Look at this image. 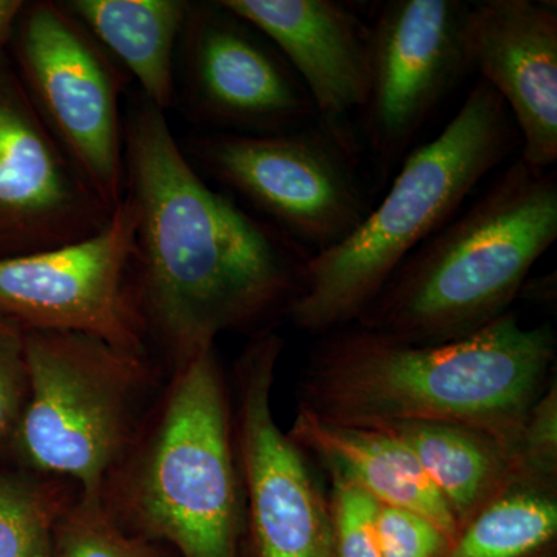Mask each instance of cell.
<instances>
[{
    "label": "cell",
    "instance_id": "7a4b0ae2",
    "mask_svg": "<svg viewBox=\"0 0 557 557\" xmlns=\"http://www.w3.org/2000/svg\"><path fill=\"white\" fill-rule=\"evenodd\" d=\"M556 347L552 325L523 327L512 310L468 338L435 346L348 325L311 350L299 409L347 426L463 424L512 445L553 380Z\"/></svg>",
    "mask_w": 557,
    "mask_h": 557
},
{
    "label": "cell",
    "instance_id": "e0dca14e",
    "mask_svg": "<svg viewBox=\"0 0 557 557\" xmlns=\"http://www.w3.org/2000/svg\"><path fill=\"white\" fill-rule=\"evenodd\" d=\"M381 429L416 457L460 530L515 486L511 445L494 435L442 421H401Z\"/></svg>",
    "mask_w": 557,
    "mask_h": 557
},
{
    "label": "cell",
    "instance_id": "6da1fadb",
    "mask_svg": "<svg viewBox=\"0 0 557 557\" xmlns=\"http://www.w3.org/2000/svg\"><path fill=\"white\" fill-rule=\"evenodd\" d=\"M124 168L143 317L174 364L285 317L311 252L212 189L146 98L124 121Z\"/></svg>",
    "mask_w": 557,
    "mask_h": 557
},
{
    "label": "cell",
    "instance_id": "9a60e30c",
    "mask_svg": "<svg viewBox=\"0 0 557 557\" xmlns=\"http://www.w3.org/2000/svg\"><path fill=\"white\" fill-rule=\"evenodd\" d=\"M262 33L309 91L318 116L346 123L369 83V24L336 0H220Z\"/></svg>",
    "mask_w": 557,
    "mask_h": 557
},
{
    "label": "cell",
    "instance_id": "d4e9b609",
    "mask_svg": "<svg viewBox=\"0 0 557 557\" xmlns=\"http://www.w3.org/2000/svg\"><path fill=\"white\" fill-rule=\"evenodd\" d=\"M381 557H448L454 539L409 509L379 504L375 518Z\"/></svg>",
    "mask_w": 557,
    "mask_h": 557
},
{
    "label": "cell",
    "instance_id": "5bb4252c",
    "mask_svg": "<svg viewBox=\"0 0 557 557\" xmlns=\"http://www.w3.org/2000/svg\"><path fill=\"white\" fill-rule=\"evenodd\" d=\"M468 47L479 72L507 106L522 138L520 160L552 171L557 160V10L534 0L469 5Z\"/></svg>",
    "mask_w": 557,
    "mask_h": 557
},
{
    "label": "cell",
    "instance_id": "277c9868",
    "mask_svg": "<svg viewBox=\"0 0 557 557\" xmlns=\"http://www.w3.org/2000/svg\"><path fill=\"white\" fill-rule=\"evenodd\" d=\"M556 239V171L518 160L399 265L355 324L410 346L468 338L509 311Z\"/></svg>",
    "mask_w": 557,
    "mask_h": 557
},
{
    "label": "cell",
    "instance_id": "2e32d148",
    "mask_svg": "<svg viewBox=\"0 0 557 557\" xmlns=\"http://www.w3.org/2000/svg\"><path fill=\"white\" fill-rule=\"evenodd\" d=\"M287 434L330 478L358 486L381 505L417 512L456 541L460 528L453 512L416 457L386 429L332 423L299 409Z\"/></svg>",
    "mask_w": 557,
    "mask_h": 557
},
{
    "label": "cell",
    "instance_id": "8fae6325",
    "mask_svg": "<svg viewBox=\"0 0 557 557\" xmlns=\"http://www.w3.org/2000/svg\"><path fill=\"white\" fill-rule=\"evenodd\" d=\"M469 3L387 0L369 22V83L362 127L383 171L408 157L458 83L472 72Z\"/></svg>",
    "mask_w": 557,
    "mask_h": 557
},
{
    "label": "cell",
    "instance_id": "52a82bcc",
    "mask_svg": "<svg viewBox=\"0 0 557 557\" xmlns=\"http://www.w3.org/2000/svg\"><path fill=\"white\" fill-rule=\"evenodd\" d=\"M189 152L200 174L311 255L343 244L372 209L346 123L318 119L267 135L207 132L190 139Z\"/></svg>",
    "mask_w": 557,
    "mask_h": 557
},
{
    "label": "cell",
    "instance_id": "44dd1931",
    "mask_svg": "<svg viewBox=\"0 0 557 557\" xmlns=\"http://www.w3.org/2000/svg\"><path fill=\"white\" fill-rule=\"evenodd\" d=\"M53 557H168L159 542L120 527L101 505L76 496L53 534Z\"/></svg>",
    "mask_w": 557,
    "mask_h": 557
},
{
    "label": "cell",
    "instance_id": "603a6c76",
    "mask_svg": "<svg viewBox=\"0 0 557 557\" xmlns=\"http://www.w3.org/2000/svg\"><path fill=\"white\" fill-rule=\"evenodd\" d=\"M327 497L335 557H381L375 527L379 502L336 479Z\"/></svg>",
    "mask_w": 557,
    "mask_h": 557
},
{
    "label": "cell",
    "instance_id": "ac0fdd59",
    "mask_svg": "<svg viewBox=\"0 0 557 557\" xmlns=\"http://www.w3.org/2000/svg\"><path fill=\"white\" fill-rule=\"evenodd\" d=\"M190 2L182 0H70L62 5L94 36L143 98L166 112L175 97V57Z\"/></svg>",
    "mask_w": 557,
    "mask_h": 557
},
{
    "label": "cell",
    "instance_id": "7402d4cb",
    "mask_svg": "<svg viewBox=\"0 0 557 557\" xmlns=\"http://www.w3.org/2000/svg\"><path fill=\"white\" fill-rule=\"evenodd\" d=\"M515 486L557 490V381H549L511 445Z\"/></svg>",
    "mask_w": 557,
    "mask_h": 557
},
{
    "label": "cell",
    "instance_id": "484cf974",
    "mask_svg": "<svg viewBox=\"0 0 557 557\" xmlns=\"http://www.w3.org/2000/svg\"><path fill=\"white\" fill-rule=\"evenodd\" d=\"M25 3L21 0H0V40L9 35L13 25L20 20Z\"/></svg>",
    "mask_w": 557,
    "mask_h": 557
},
{
    "label": "cell",
    "instance_id": "cb8c5ba5",
    "mask_svg": "<svg viewBox=\"0 0 557 557\" xmlns=\"http://www.w3.org/2000/svg\"><path fill=\"white\" fill-rule=\"evenodd\" d=\"M27 398L25 330L0 318V463L13 453Z\"/></svg>",
    "mask_w": 557,
    "mask_h": 557
},
{
    "label": "cell",
    "instance_id": "9c48e42d",
    "mask_svg": "<svg viewBox=\"0 0 557 557\" xmlns=\"http://www.w3.org/2000/svg\"><path fill=\"white\" fill-rule=\"evenodd\" d=\"M135 230V208L124 194L106 225L86 239L0 258V318L146 355Z\"/></svg>",
    "mask_w": 557,
    "mask_h": 557
},
{
    "label": "cell",
    "instance_id": "3957f363",
    "mask_svg": "<svg viewBox=\"0 0 557 557\" xmlns=\"http://www.w3.org/2000/svg\"><path fill=\"white\" fill-rule=\"evenodd\" d=\"M101 504L124 530L180 557H239L244 490L215 344L174 364Z\"/></svg>",
    "mask_w": 557,
    "mask_h": 557
},
{
    "label": "cell",
    "instance_id": "ffe728a7",
    "mask_svg": "<svg viewBox=\"0 0 557 557\" xmlns=\"http://www.w3.org/2000/svg\"><path fill=\"white\" fill-rule=\"evenodd\" d=\"M76 496L65 480L0 472V557H53L54 527Z\"/></svg>",
    "mask_w": 557,
    "mask_h": 557
},
{
    "label": "cell",
    "instance_id": "30bf717a",
    "mask_svg": "<svg viewBox=\"0 0 557 557\" xmlns=\"http://www.w3.org/2000/svg\"><path fill=\"white\" fill-rule=\"evenodd\" d=\"M284 339L255 333L234 368L233 424L255 557H335L329 497L282 431L271 395Z\"/></svg>",
    "mask_w": 557,
    "mask_h": 557
},
{
    "label": "cell",
    "instance_id": "5b68a950",
    "mask_svg": "<svg viewBox=\"0 0 557 557\" xmlns=\"http://www.w3.org/2000/svg\"><path fill=\"white\" fill-rule=\"evenodd\" d=\"M515 146L507 106L479 79L442 134L401 161L386 197L358 230L310 256L285 317L319 338L355 324L399 265L454 219Z\"/></svg>",
    "mask_w": 557,
    "mask_h": 557
},
{
    "label": "cell",
    "instance_id": "ba28073f",
    "mask_svg": "<svg viewBox=\"0 0 557 557\" xmlns=\"http://www.w3.org/2000/svg\"><path fill=\"white\" fill-rule=\"evenodd\" d=\"M17 57L36 112L113 211L126 193L123 70L62 2L24 7Z\"/></svg>",
    "mask_w": 557,
    "mask_h": 557
},
{
    "label": "cell",
    "instance_id": "4fadbf2b",
    "mask_svg": "<svg viewBox=\"0 0 557 557\" xmlns=\"http://www.w3.org/2000/svg\"><path fill=\"white\" fill-rule=\"evenodd\" d=\"M110 214L24 86L0 76V242L10 256L86 239Z\"/></svg>",
    "mask_w": 557,
    "mask_h": 557
},
{
    "label": "cell",
    "instance_id": "d6986e66",
    "mask_svg": "<svg viewBox=\"0 0 557 557\" xmlns=\"http://www.w3.org/2000/svg\"><path fill=\"white\" fill-rule=\"evenodd\" d=\"M556 536L557 490L511 486L461 528L448 557H536Z\"/></svg>",
    "mask_w": 557,
    "mask_h": 557
},
{
    "label": "cell",
    "instance_id": "7c38bea8",
    "mask_svg": "<svg viewBox=\"0 0 557 557\" xmlns=\"http://www.w3.org/2000/svg\"><path fill=\"white\" fill-rule=\"evenodd\" d=\"M180 50L188 108L218 132L278 134L319 119L276 47L220 0L189 3Z\"/></svg>",
    "mask_w": 557,
    "mask_h": 557
},
{
    "label": "cell",
    "instance_id": "8992f818",
    "mask_svg": "<svg viewBox=\"0 0 557 557\" xmlns=\"http://www.w3.org/2000/svg\"><path fill=\"white\" fill-rule=\"evenodd\" d=\"M28 398L13 453L22 469L65 480L86 504L106 483L148 410L156 379L146 355L70 332L25 330Z\"/></svg>",
    "mask_w": 557,
    "mask_h": 557
}]
</instances>
